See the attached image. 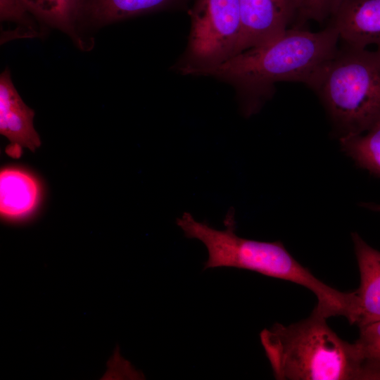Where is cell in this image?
<instances>
[{"label":"cell","instance_id":"9","mask_svg":"<svg viewBox=\"0 0 380 380\" xmlns=\"http://www.w3.org/2000/svg\"><path fill=\"white\" fill-rule=\"evenodd\" d=\"M352 239L360 272L354 324L360 328L380 320V251L356 232L352 233Z\"/></svg>","mask_w":380,"mask_h":380},{"label":"cell","instance_id":"16","mask_svg":"<svg viewBox=\"0 0 380 380\" xmlns=\"http://www.w3.org/2000/svg\"><path fill=\"white\" fill-rule=\"evenodd\" d=\"M342 0H305L304 19L322 20L332 15Z\"/></svg>","mask_w":380,"mask_h":380},{"label":"cell","instance_id":"8","mask_svg":"<svg viewBox=\"0 0 380 380\" xmlns=\"http://www.w3.org/2000/svg\"><path fill=\"white\" fill-rule=\"evenodd\" d=\"M331 25L346 45L380 49V0H342Z\"/></svg>","mask_w":380,"mask_h":380},{"label":"cell","instance_id":"15","mask_svg":"<svg viewBox=\"0 0 380 380\" xmlns=\"http://www.w3.org/2000/svg\"><path fill=\"white\" fill-rule=\"evenodd\" d=\"M359 329L356 342L369 358L380 363V320Z\"/></svg>","mask_w":380,"mask_h":380},{"label":"cell","instance_id":"13","mask_svg":"<svg viewBox=\"0 0 380 380\" xmlns=\"http://www.w3.org/2000/svg\"><path fill=\"white\" fill-rule=\"evenodd\" d=\"M340 145L357 166L380 177V121L362 134L341 137Z\"/></svg>","mask_w":380,"mask_h":380},{"label":"cell","instance_id":"2","mask_svg":"<svg viewBox=\"0 0 380 380\" xmlns=\"http://www.w3.org/2000/svg\"><path fill=\"white\" fill-rule=\"evenodd\" d=\"M315 308L298 322L275 323L260 334L279 380H380V363L360 346L341 338Z\"/></svg>","mask_w":380,"mask_h":380},{"label":"cell","instance_id":"14","mask_svg":"<svg viewBox=\"0 0 380 380\" xmlns=\"http://www.w3.org/2000/svg\"><path fill=\"white\" fill-rule=\"evenodd\" d=\"M21 0H0L1 22L15 25L11 40L37 37L39 30Z\"/></svg>","mask_w":380,"mask_h":380},{"label":"cell","instance_id":"5","mask_svg":"<svg viewBox=\"0 0 380 380\" xmlns=\"http://www.w3.org/2000/svg\"><path fill=\"white\" fill-rule=\"evenodd\" d=\"M191 29L179 70L201 75L238 53L241 36L239 0H196L189 11Z\"/></svg>","mask_w":380,"mask_h":380},{"label":"cell","instance_id":"1","mask_svg":"<svg viewBox=\"0 0 380 380\" xmlns=\"http://www.w3.org/2000/svg\"><path fill=\"white\" fill-rule=\"evenodd\" d=\"M339 35L329 25L319 32L298 28L246 49L201 75L213 76L236 87L246 115L257 112L278 82H300L311 87L337 51Z\"/></svg>","mask_w":380,"mask_h":380},{"label":"cell","instance_id":"17","mask_svg":"<svg viewBox=\"0 0 380 380\" xmlns=\"http://www.w3.org/2000/svg\"><path fill=\"white\" fill-rule=\"evenodd\" d=\"M360 205L370 210L380 213V204L374 203H360Z\"/></svg>","mask_w":380,"mask_h":380},{"label":"cell","instance_id":"7","mask_svg":"<svg viewBox=\"0 0 380 380\" xmlns=\"http://www.w3.org/2000/svg\"><path fill=\"white\" fill-rule=\"evenodd\" d=\"M34 113L22 100L6 69L0 77V133L10 144L8 155L20 156L23 147L34 151L41 141L33 126Z\"/></svg>","mask_w":380,"mask_h":380},{"label":"cell","instance_id":"11","mask_svg":"<svg viewBox=\"0 0 380 380\" xmlns=\"http://www.w3.org/2000/svg\"><path fill=\"white\" fill-rule=\"evenodd\" d=\"M184 0H81L82 20L105 25L172 7Z\"/></svg>","mask_w":380,"mask_h":380},{"label":"cell","instance_id":"3","mask_svg":"<svg viewBox=\"0 0 380 380\" xmlns=\"http://www.w3.org/2000/svg\"><path fill=\"white\" fill-rule=\"evenodd\" d=\"M225 229L210 227L196 221L184 212L176 224L185 237L201 241L207 248L208 260L203 270L215 267H234L255 272L267 277L293 282L307 288L317 299V310L327 317L343 313L349 304L348 292H342L317 279L300 264L281 241H260L236 234L235 211L231 207L224 221Z\"/></svg>","mask_w":380,"mask_h":380},{"label":"cell","instance_id":"4","mask_svg":"<svg viewBox=\"0 0 380 380\" xmlns=\"http://www.w3.org/2000/svg\"><path fill=\"white\" fill-rule=\"evenodd\" d=\"M310 87L341 137L366 132L380 121V49H337Z\"/></svg>","mask_w":380,"mask_h":380},{"label":"cell","instance_id":"10","mask_svg":"<svg viewBox=\"0 0 380 380\" xmlns=\"http://www.w3.org/2000/svg\"><path fill=\"white\" fill-rule=\"evenodd\" d=\"M40 198V186L30 173L18 168H4L0 172V213L7 220L30 215Z\"/></svg>","mask_w":380,"mask_h":380},{"label":"cell","instance_id":"6","mask_svg":"<svg viewBox=\"0 0 380 380\" xmlns=\"http://www.w3.org/2000/svg\"><path fill=\"white\" fill-rule=\"evenodd\" d=\"M305 0H239L241 36L238 53L283 33L303 18Z\"/></svg>","mask_w":380,"mask_h":380},{"label":"cell","instance_id":"12","mask_svg":"<svg viewBox=\"0 0 380 380\" xmlns=\"http://www.w3.org/2000/svg\"><path fill=\"white\" fill-rule=\"evenodd\" d=\"M36 18L68 34L82 49H88L77 32L80 21L81 0H21Z\"/></svg>","mask_w":380,"mask_h":380}]
</instances>
